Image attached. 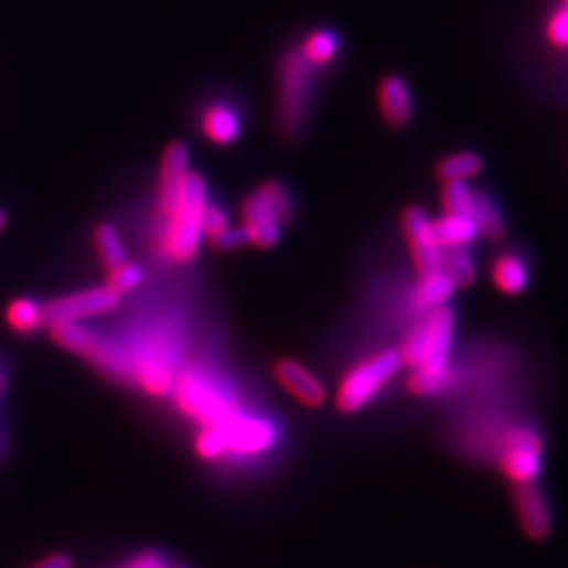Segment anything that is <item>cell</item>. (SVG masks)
<instances>
[{"label": "cell", "mask_w": 568, "mask_h": 568, "mask_svg": "<svg viewBox=\"0 0 568 568\" xmlns=\"http://www.w3.org/2000/svg\"><path fill=\"white\" fill-rule=\"evenodd\" d=\"M129 379L150 396H167L175 384L171 366L157 354H136L131 358Z\"/></svg>", "instance_id": "obj_14"}, {"label": "cell", "mask_w": 568, "mask_h": 568, "mask_svg": "<svg viewBox=\"0 0 568 568\" xmlns=\"http://www.w3.org/2000/svg\"><path fill=\"white\" fill-rule=\"evenodd\" d=\"M226 440L227 453L259 454L276 442V428L266 419L245 417L232 410L224 421L217 424Z\"/></svg>", "instance_id": "obj_10"}, {"label": "cell", "mask_w": 568, "mask_h": 568, "mask_svg": "<svg viewBox=\"0 0 568 568\" xmlns=\"http://www.w3.org/2000/svg\"><path fill=\"white\" fill-rule=\"evenodd\" d=\"M143 280H146L143 270H141L137 264L125 261V264H120V266H116V268H110L106 287H108L110 291H114L116 296L120 297L125 296V293L136 291L137 287H139Z\"/></svg>", "instance_id": "obj_28"}, {"label": "cell", "mask_w": 568, "mask_h": 568, "mask_svg": "<svg viewBox=\"0 0 568 568\" xmlns=\"http://www.w3.org/2000/svg\"><path fill=\"white\" fill-rule=\"evenodd\" d=\"M403 361L398 350H384L354 364L343 377L335 392V407L340 412L352 415L366 409L377 394L398 375Z\"/></svg>", "instance_id": "obj_4"}, {"label": "cell", "mask_w": 568, "mask_h": 568, "mask_svg": "<svg viewBox=\"0 0 568 568\" xmlns=\"http://www.w3.org/2000/svg\"><path fill=\"white\" fill-rule=\"evenodd\" d=\"M482 171V159L474 152H459L451 154L438 162L436 175L440 182H470L480 175Z\"/></svg>", "instance_id": "obj_25"}, {"label": "cell", "mask_w": 568, "mask_h": 568, "mask_svg": "<svg viewBox=\"0 0 568 568\" xmlns=\"http://www.w3.org/2000/svg\"><path fill=\"white\" fill-rule=\"evenodd\" d=\"M440 272L454 285V289H468L476 280V264L468 249H442Z\"/></svg>", "instance_id": "obj_23"}, {"label": "cell", "mask_w": 568, "mask_h": 568, "mask_svg": "<svg viewBox=\"0 0 568 568\" xmlns=\"http://www.w3.org/2000/svg\"><path fill=\"white\" fill-rule=\"evenodd\" d=\"M472 194L474 190L468 185V182H447L442 185V208L444 213H470L472 205Z\"/></svg>", "instance_id": "obj_30"}, {"label": "cell", "mask_w": 568, "mask_h": 568, "mask_svg": "<svg viewBox=\"0 0 568 568\" xmlns=\"http://www.w3.org/2000/svg\"><path fill=\"white\" fill-rule=\"evenodd\" d=\"M7 227V215L0 211V232Z\"/></svg>", "instance_id": "obj_36"}, {"label": "cell", "mask_w": 568, "mask_h": 568, "mask_svg": "<svg viewBox=\"0 0 568 568\" xmlns=\"http://www.w3.org/2000/svg\"><path fill=\"white\" fill-rule=\"evenodd\" d=\"M410 394L419 398H430L442 394L447 387L451 386V368L442 373H424V371H410L409 382Z\"/></svg>", "instance_id": "obj_27"}, {"label": "cell", "mask_w": 568, "mask_h": 568, "mask_svg": "<svg viewBox=\"0 0 568 568\" xmlns=\"http://www.w3.org/2000/svg\"><path fill=\"white\" fill-rule=\"evenodd\" d=\"M190 171V150L185 143H171L160 162L159 206L160 213H164L178 196V190L182 185L183 178Z\"/></svg>", "instance_id": "obj_13"}, {"label": "cell", "mask_w": 568, "mask_h": 568, "mask_svg": "<svg viewBox=\"0 0 568 568\" xmlns=\"http://www.w3.org/2000/svg\"><path fill=\"white\" fill-rule=\"evenodd\" d=\"M129 568H167L164 560L157 556V554H141L137 556L136 560L129 562Z\"/></svg>", "instance_id": "obj_35"}, {"label": "cell", "mask_w": 568, "mask_h": 568, "mask_svg": "<svg viewBox=\"0 0 568 568\" xmlns=\"http://www.w3.org/2000/svg\"><path fill=\"white\" fill-rule=\"evenodd\" d=\"M203 131L206 139H211L213 143L229 146L240 137L243 120L232 106L213 104L203 114Z\"/></svg>", "instance_id": "obj_19"}, {"label": "cell", "mask_w": 568, "mask_h": 568, "mask_svg": "<svg viewBox=\"0 0 568 568\" xmlns=\"http://www.w3.org/2000/svg\"><path fill=\"white\" fill-rule=\"evenodd\" d=\"M491 278L503 296H521L528 287V266L518 253H503L493 266H491Z\"/></svg>", "instance_id": "obj_18"}, {"label": "cell", "mask_w": 568, "mask_h": 568, "mask_svg": "<svg viewBox=\"0 0 568 568\" xmlns=\"http://www.w3.org/2000/svg\"><path fill=\"white\" fill-rule=\"evenodd\" d=\"M4 320H7V324H9L15 333L30 335V333L39 331L43 324H46L45 306L36 303V301L30 299V297L13 299V301L7 306Z\"/></svg>", "instance_id": "obj_21"}, {"label": "cell", "mask_w": 568, "mask_h": 568, "mask_svg": "<svg viewBox=\"0 0 568 568\" xmlns=\"http://www.w3.org/2000/svg\"><path fill=\"white\" fill-rule=\"evenodd\" d=\"M243 229L249 245L257 249H274L280 240L282 226L291 224L296 203L287 185L276 180L257 185L240 205Z\"/></svg>", "instance_id": "obj_2"}, {"label": "cell", "mask_w": 568, "mask_h": 568, "mask_svg": "<svg viewBox=\"0 0 568 568\" xmlns=\"http://www.w3.org/2000/svg\"><path fill=\"white\" fill-rule=\"evenodd\" d=\"M514 503L524 535L531 542H544L551 531V512L537 482L514 486Z\"/></svg>", "instance_id": "obj_12"}, {"label": "cell", "mask_w": 568, "mask_h": 568, "mask_svg": "<svg viewBox=\"0 0 568 568\" xmlns=\"http://www.w3.org/2000/svg\"><path fill=\"white\" fill-rule=\"evenodd\" d=\"M2 389H4V377H2V373H0V394H2Z\"/></svg>", "instance_id": "obj_37"}, {"label": "cell", "mask_w": 568, "mask_h": 568, "mask_svg": "<svg viewBox=\"0 0 568 568\" xmlns=\"http://www.w3.org/2000/svg\"><path fill=\"white\" fill-rule=\"evenodd\" d=\"M468 215L474 219L480 236L489 240H501L507 232L500 206L495 205V201L484 190H474Z\"/></svg>", "instance_id": "obj_20"}, {"label": "cell", "mask_w": 568, "mask_h": 568, "mask_svg": "<svg viewBox=\"0 0 568 568\" xmlns=\"http://www.w3.org/2000/svg\"><path fill=\"white\" fill-rule=\"evenodd\" d=\"M567 7H568V0H567Z\"/></svg>", "instance_id": "obj_38"}, {"label": "cell", "mask_w": 568, "mask_h": 568, "mask_svg": "<svg viewBox=\"0 0 568 568\" xmlns=\"http://www.w3.org/2000/svg\"><path fill=\"white\" fill-rule=\"evenodd\" d=\"M379 108L387 125L394 129L407 127L412 116V99L409 87L400 76H386L379 83Z\"/></svg>", "instance_id": "obj_15"}, {"label": "cell", "mask_w": 568, "mask_h": 568, "mask_svg": "<svg viewBox=\"0 0 568 568\" xmlns=\"http://www.w3.org/2000/svg\"><path fill=\"white\" fill-rule=\"evenodd\" d=\"M120 297L108 287H95L68 296L55 297L45 306L46 324L51 322H81L108 314L118 308Z\"/></svg>", "instance_id": "obj_8"}, {"label": "cell", "mask_w": 568, "mask_h": 568, "mask_svg": "<svg viewBox=\"0 0 568 568\" xmlns=\"http://www.w3.org/2000/svg\"><path fill=\"white\" fill-rule=\"evenodd\" d=\"M49 333H51V340L55 341L60 347L68 350L76 356L87 358L92 354L93 347L97 345V340L92 331H87L78 322H51Z\"/></svg>", "instance_id": "obj_22"}, {"label": "cell", "mask_w": 568, "mask_h": 568, "mask_svg": "<svg viewBox=\"0 0 568 568\" xmlns=\"http://www.w3.org/2000/svg\"><path fill=\"white\" fill-rule=\"evenodd\" d=\"M314 66L306 62L301 51H289L280 64L278 118L285 136H299L308 125L314 95Z\"/></svg>", "instance_id": "obj_5"}, {"label": "cell", "mask_w": 568, "mask_h": 568, "mask_svg": "<svg viewBox=\"0 0 568 568\" xmlns=\"http://www.w3.org/2000/svg\"><path fill=\"white\" fill-rule=\"evenodd\" d=\"M211 245H213V249L229 253V250L240 249V247L249 245V238H247L243 227H226L222 234L211 238Z\"/></svg>", "instance_id": "obj_32"}, {"label": "cell", "mask_w": 568, "mask_h": 568, "mask_svg": "<svg viewBox=\"0 0 568 568\" xmlns=\"http://www.w3.org/2000/svg\"><path fill=\"white\" fill-rule=\"evenodd\" d=\"M208 205V192L203 175L187 171L173 205L164 215V229L160 236V250L175 264H190L201 249L203 213Z\"/></svg>", "instance_id": "obj_1"}, {"label": "cell", "mask_w": 568, "mask_h": 568, "mask_svg": "<svg viewBox=\"0 0 568 568\" xmlns=\"http://www.w3.org/2000/svg\"><path fill=\"white\" fill-rule=\"evenodd\" d=\"M301 55L306 57V62L314 68H324L329 66L337 53H340V39L335 36V32L331 30H314L312 34L306 36L303 45H301Z\"/></svg>", "instance_id": "obj_24"}, {"label": "cell", "mask_w": 568, "mask_h": 568, "mask_svg": "<svg viewBox=\"0 0 568 568\" xmlns=\"http://www.w3.org/2000/svg\"><path fill=\"white\" fill-rule=\"evenodd\" d=\"M432 229L440 249H468L480 236L474 219L465 213H442L432 219Z\"/></svg>", "instance_id": "obj_16"}, {"label": "cell", "mask_w": 568, "mask_h": 568, "mask_svg": "<svg viewBox=\"0 0 568 568\" xmlns=\"http://www.w3.org/2000/svg\"><path fill=\"white\" fill-rule=\"evenodd\" d=\"M28 568H74V562H72V558H69L68 554L55 551V554H49L46 558L34 562L32 567Z\"/></svg>", "instance_id": "obj_34"}, {"label": "cell", "mask_w": 568, "mask_h": 568, "mask_svg": "<svg viewBox=\"0 0 568 568\" xmlns=\"http://www.w3.org/2000/svg\"><path fill=\"white\" fill-rule=\"evenodd\" d=\"M194 449L201 459L205 461H217L222 459L226 451V440H224V433L222 428L215 424V426H203V430L196 433V440H194Z\"/></svg>", "instance_id": "obj_29"}, {"label": "cell", "mask_w": 568, "mask_h": 568, "mask_svg": "<svg viewBox=\"0 0 568 568\" xmlns=\"http://www.w3.org/2000/svg\"><path fill=\"white\" fill-rule=\"evenodd\" d=\"M454 341V314L449 306L428 312L412 326L398 350L403 366L424 373L449 371V354Z\"/></svg>", "instance_id": "obj_3"}, {"label": "cell", "mask_w": 568, "mask_h": 568, "mask_svg": "<svg viewBox=\"0 0 568 568\" xmlns=\"http://www.w3.org/2000/svg\"><path fill=\"white\" fill-rule=\"evenodd\" d=\"M454 291L457 289H454L453 282L440 270L419 274V280L412 289V306H415V310L428 314L438 308H444L451 301Z\"/></svg>", "instance_id": "obj_17"}, {"label": "cell", "mask_w": 568, "mask_h": 568, "mask_svg": "<svg viewBox=\"0 0 568 568\" xmlns=\"http://www.w3.org/2000/svg\"><path fill=\"white\" fill-rule=\"evenodd\" d=\"M93 240H95V249L99 253L101 264L110 270L120 264L127 261V250L122 247L120 234L112 224H99L93 232Z\"/></svg>", "instance_id": "obj_26"}, {"label": "cell", "mask_w": 568, "mask_h": 568, "mask_svg": "<svg viewBox=\"0 0 568 568\" xmlns=\"http://www.w3.org/2000/svg\"><path fill=\"white\" fill-rule=\"evenodd\" d=\"M226 227H229V219L227 213L217 205H206L205 213H203V234L206 238H215L217 234H222Z\"/></svg>", "instance_id": "obj_33"}, {"label": "cell", "mask_w": 568, "mask_h": 568, "mask_svg": "<svg viewBox=\"0 0 568 568\" xmlns=\"http://www.w3.org/2000/svg\"><path fill=\"white\" fill-rule=\"evenodd\" d=\"M274 377L296 400L308 409H319L326 403V387L319 377L293 358H282L274 364Z\"/></svg>", "instance_id": "obj_11"}, {"label": "cell", "mask_w": 568, "mask_h": 568, "mask_svg": "<svg viewBox=\"0 0 568 568\" xmlns=\"http://www.w3.org/2000/svg\"><path fill=\"white\" fill-rule=\"evenodd\" d=\"M171 392L183 415L199 421L201 426H215L232 412L226 398L196 373L185 371L180 377H175Z\"/></svg>", "instance_id": "obj_7"}, {"label": "cell", "mask_w": 568, "mask_h": 568, "mask_svg": "<svg viewBox=\"0 0 568 568\" xmlns=\"http://www.w3.org/2000/svg\"><path fill=\"white\" fill-rule=\"evenodd\" d=\"M544 465V438L533 428H512L501 440L500 468L514 486L537 482Z\"/></svg>", "instance_id": "obj_6"}, {"label": "cell", "mask_w": 568, "mask_h": 568, "mask_svg": "<svg viewBox=\"0 0 568 568\" xmlns=\"http://www.w3.org/2000/svg\"><path fill=\"white\" fill-rule=\"evenodd\" d=\"M403 232L417 272L430 274L440 270L442 249L433 236L432 219L421 206H407L403 211Z\"/></svg>", "instance_id": "obj_9"}, {"label": "cell", "mask_w": 568, "mask_h": 568, "mask_svg": "<svg viewBox=\"0 0 568 568\" xmlns=\"http://www.w3.org/2000/svg\"><path fill=\"white\" fill-rule=\"evenodd\" d=\"M547 39L554 46L567 49L568 46V7H562L551 13L547 22Z\"/></svg>", "instance_id": "obj_31"}]
</instances>
